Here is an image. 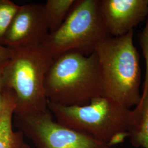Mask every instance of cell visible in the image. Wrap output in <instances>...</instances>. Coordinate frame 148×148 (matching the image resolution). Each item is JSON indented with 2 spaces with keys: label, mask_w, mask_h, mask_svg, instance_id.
Segmentation results:
<instances>
[{
  "label": "cell",
  "mask_w": 148,
  "mask_h": 148,
  "mask_svg": "<svg viewBox=\"0 0 148 148\" xmlns=\"http://www.w3.org/2000/svg\"><path fill=\"white\" fill-rule=\"evenodd\" d=\"M48 108L59 123L110 147L128 137L132 109L105 96L84 106H62L48 101Z\"/></svg>",
  "instance_id": "obj_3"
},
{
  "label": "cell",
  "mask_w": 148,
  "mask_h": 148,
  "mask_svg": "<svg viewBox=\"0 0 148 148\" xmlns=\"http://www.w3.org/2000/svg\"><path fill=\"white\" fill-rule=\"evenodd\" d=\"M128 138L134 147L148 148V90L132 109Z\"/></svg>",
  "instance_id": "obj_10"
},
{
  "label": "cell",
  "mask_w": 148,
  "mask_h": 148,
  "mask_svg": "<svg viewBox=\"0 0 148 148\" xmlns=\"http://www.w3.org/2000/svg\"><path fill=\"white\" fill-rule=\"evenodd\" d=\"M138 40L142 50L146 65L145 79L142 93L141 94V95H143L148 90V16L146 19L145 25L143 31L138 35Z\"/></svg>",
  "instance_id": "obj_13"
},
{
  "label": "cell",
  "mask_w": 148,
  "mask_h": 148,
  "mask_svg": "<svg viewBox=\"0 0 148 148\" xmlns=\"http://www.w3.org/2000/svg\"><path fill=\"white\" fill-rule=\"evenodd\" d=\"M103 20L112 37L121 36L148 16V0H99Z\"/></svg>",
  "instance_id": "obj_8"
},
{
  "label": "cell",
  "mask_w": 148,
  "mask_h": 148,
  "mask_svg": "<svg viewBox=\"0 0 148 148\" xmlns=\"http://www.w3.org/2000/svg\"><path fill=\"white\" fill-rule=\"evenodd\" d=\"M16 116L20 131L35 148H115L59 123L49 110Z\"/></svg>",
  "instance_id": "obj_6"
},
{
  "label": "cell",
  "mask_w": 148,
  "mask_h": 148,
  "mask_svg": "<svg viewBox=\"0 0 148 148\" xmlns=\"http://www.w3.org/2000/svg\"><path fill=\"white\" fill-rule=\"evenodd\" d=\"M20 148H32L31 146H30L29 145L27 144V143L24 142L23 144L21 145V147H20Z\"/></svg>",
  "instance_id": "obj_16"
},
{
  "label": "cell",
  "mask_w": 148,
  "mask_h": 148,
  "mask_svg": "<svg viewBox=\"0 0 148 148\" xmlns=\"http://www.w3.org/2000/svg\"><path fill=\"white\" fill-rule=\"evenodd\" d=\"M75 0H48L44 5L49 33L57 30L69 14Z\"/></svg>",
  "instance_id": "obj_11"
},
{
  "label": "cell",
  "mask_w": 148,
  "mask_h": 148,
  "mask_svg": "<svg viewBox=\"0 0 148 148\" xmlns=\"http://www.w3.org/2000/svg\"><path fill=\"white\" fill-rule=\"evenodd\" d=\"M134 30L110 37L95 47L101 68L103 96L131 109L139 103L141 70Z\"/></svg>",
  "instance_id": "obj_2"
},
{
  "label": "cell",
  "mask_w": 148,
  "mask_h": 148,
  "mask_svg": "<svg viewBox=\"0 0 148 148\" xmlns=\"http://www.w3.org/2000/svg\"><path fill=\"white\" fill-rule=\"evenodd\" d=\"M110 37L99 0H75L63 23L49 34L43 45L53 59L69 51L90 55L99 43Z\"/></svg>",
  "instance_id": "obj_5"
},
{
  "label": "cell",
  "mask_w": 148,
  "mask_h": 148,
  "mask_svg": "<svg viewBox=\"0 0 148 148\" xmlns=\"http://www.w3.org/2000/svg\"><path fill=\"white\" fill-rule=\"evenodd\" d=\"M19 7L11 0H0V45Z\"/></svg>",
  "instance_id": "obj_12"
},
{
  "label": "cell",
  "mask_w": 148,
  "mask_h": 148,
  "mask_svg": "<svg viewBox=\"0 0 148 148\" xmlns=\"http://www.w3.org/2000/svg\"><path fill=\"white\" fill-rule=\"evenodd\" d=\"M13 51L4 66L3 79L4 87L15 97L14 114L30 115L47 111L45 81L53 57L43 45Z\"/></svg>",
  "instance_id": "obj_4"
},
{
  "label": "cell",
  "mask_w": 148,
  "mask_h": 148,
  "mask_svg": "<svg viewBox=\"0 0 148 148\" xmlns=\"http://www.w3.org/2000/svg\"><path fill=\"white\" fill-rule=\"evenodd\" d=\"M15 97L11 90H4V105L0 119V148H20L24 142L21 131L15 132L12 119L16 109Z\"/></svg>",
  "instance_id": "obj_9"
},
{
  "label": "cell",
  "mask_w": 148,
  "mask_h": 148,
  "mask_svg": "<svg viewBox=\"0 0 148 148\" xmlns=\"http://www.w3.org/2000/svg\"><path fill=\"white\" fill-rule=\"evenodd\" d=\"M13 54V50L0 45V66L10 60Z\"/></svg>",
  "instance_id": "obj_14"
},
{
  "label": "cell",
  "mask_w": 148,
  "mask_h": 148,
  "mask_svg": "<svg viewBox=\"0 0 148 148\" xmlns=\"http://www.w3.org/2000/svg\"><path fill=\"white\" fill-rule=\"evenodd\" d=\"M45 88L48 101L62 106H84L103 96L97 54L69 51L53 59L46 75Z\"/></svg>",
  "instance_id": "obj_1"
},
{
  "label": "cell",
  "mask_w": 148,
  "mask_h": 148,
  "mask_svg": "<svg viewBox=\"0 0 148 148\" xmlns=\"http://www.w3.org/2000/svg\"><path fill=\"white\" fill-rule=\"evenodd\" d=\"M5 64L0 66V119L2 114L4 105V84L3 79V71Z\"/></svg>",
  "instance_id": "obj_15"
},
{
  "label": "cell",
  "mask_w": 148,
  "mask_h": 148,
  "mask_svg": "<svg viewBox=\"0 0 148 148\" xmlns=\"http://www.w3.org/2000/svg\"><path fill=\"white\" fill-rule=\"evenodd\" d=\"M49 34L45 5H20L2 45L15 50L42 45Z\"/></svg>",
  "instance_id": "obj_7"
}]
</instances>
